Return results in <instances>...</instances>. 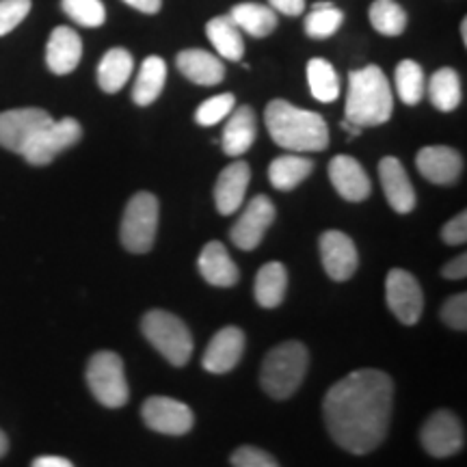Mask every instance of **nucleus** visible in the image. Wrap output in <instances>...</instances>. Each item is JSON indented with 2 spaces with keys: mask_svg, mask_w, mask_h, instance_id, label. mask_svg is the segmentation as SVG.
<instances>
[{
  "mask_svg": "<svg viewBox=\"0 0 467 467\" xmlns=\"http://www.w3.org/2000/svg\"><path fill=\"white\" fill-rule=\"evenodd\" d=\"M394 383L375 368L355 370L334 383L323 413L329 435L350 454L372 452L385 440L392 416Z\"/></svg>",
  "mask_w": 467,
  "mask_h": 467,
  "instance_id": "obj_1",
  "label": "nucleus"
},
{
  "mask_svg": "<svg viewBox=\"0 0 467 467\" xmlns=\"http://www.w3.org/2000/svg\"><path fill=\"white\" fill-rule=\"evenodd\" d=\"M271 139L292 154L323 151L329 145L327 121L314 110L295 107L285 100H273L265 113Z\"/></svg>",
  "mask_w": 467,
  "mask_h": 467,
  "instance_id": "obj_2",
  "label": "nucleus"
},
{
  "mask_svg": "<svg viewBox=\"0 0 467 467\" xmlns=\"http://www.w3.org/2000/svg\"><path fill=\"white\" fill-rule=\"evenodd\" d=\"M394 113V96L379 66H368L348 74V93L344 115L359 128L381 126Z\"/></svg>",
  "mask_w": 467,
  "mask_h": 467,
  "instance_id": "obj_3",
  "label": "nucleus"
},
{
  "mask_svg": "<svg viewBox=\"0 0 467 467\" xmlns=\"http://www.w3.org/2000/svg\"><path fill=\"white\" fill-rule=\"evenodd\" d=\"M307 364L309 353L301 342L279 344L262 361V389L275 400L290 399L306 379Z\"/></svg>",
  "mask_w": 467,
  "mask_h": 467,
  "instance_id": "obj_4",
  "label": "nucleus"
},
{
  "mask_svg": "<svg viewBox=\"0 0 467 467\" xmlns=\"http://www.w3.org/2000/svg\"><path fill=\"white\" fill-rule=\"evenodd\" d=\"M143 336L169 364L182 368L192 355V336L182 320L165 309H151L143 317Z\"/></svg>",
  "mask_w": 467,
  "mask_h": 467,
  "instance_id": "obj_5",
  "label": "nucleus"
},
{
  "mask_svg": "<svg viewBox=\"0 0 467 467\" xmlns=\"http://www.w3.org/2000/svg\"><path fill=\"white\" fill-rule=\"evenodd\" d=\"M159 200L148 191L137 192L124 210L121 219V244L130 254H148L154 247L159 232Z\"/></svg>",
  "mask_w": 467,
  "mask_h": 467,
  "instance_id": "obj_6",
  "label": "nucleus"
},
{
  "mask_svg": "<svg viewBox=\"0 0 467 467\" xmlns=\"http://www.w3.org/2000/svg\"><path fill=\"white\" fill-rule=\"evenodd\" d=\"M87 385L98 402L109 409H119L128 402V381L124 361L113 350H100L87 364Z\"/></svg>",
  "mask_w": 467,
  "mask_h": 467,
  "instance_id": "obj_7",
  "label": "nucleus"
},
{
  "mask_svg": "<svg viewBox=\"0 0 467 467\" xmlns=\"http://www.w3.org/2000/svg\"><path fill=\"white\" fill-rule=\"evenodd\" d=\"M83 137V128L72 117L55 121L52 119L48 126H44L35 137L28 141V145L22 150V156L28 165L44 167L50 165L61 151H66L80 141Z\"/></svg>",
  "mask_w": 467,
  "mask_h": 467,
  "instance_id": "obj_8",
  "label": "nucleus"
},
{
  "mask_svg": "<svg viewBox=\"0 0 467 467\" xmlns=\"http://www.w3.org/2000/svg\"><path fill=\"white\" fill-rule=\"evenodd\" d=\"M424 451L435 459H448L457 454L465 443V431L461 420L452 411H435L426 420V424L420 431Z\"/></svg>",
  "mask_w": 467,
  "mask_h": 467,
  "instance_id": "obj_9",
  "label": "nucleus"
},
{
  "mask_svg": "<svg viewBox=\"0 0 467 467\" xmlns=\"http://www.w3.org/2000/svg\"><path fill=\"white\" fill-rule=\"evenodd\" d=\"M385 299L388 307L402 325H416L424 309V295L418 279L411 273L394 268L385 279Z\"/></svg>",
  "mask_w": 467,
  "mask_h": 467,
  "instance_id": "obj_10",
  "label": "nucleus"
},
{
  "mask_svg": "<svg viewBox=\"0 0 467 467\" xmlns=\"http://www.w3.org/2000/svg\"><path fill=\"white\" fill-rule=\"evenodd\" d=\"M143 422L148 429L162 435H186L195 424L191 407L184 402L167 399V396H151L143 402Z\"/></svg>",
  "mask_w": 467,
  "mask_h": 467,
  "instance_id": "obj_11",
  "label": "nucleus"
},
{
  "mask_svg": "<svg viewBox=\"0 0 467 467\" xmlns=\"http://www.w3.org/2000/svg\"><path fill=\"white\" fill-rule=\"evenodd\" d=\"M52 117L44 109H14L0 113V148L22 154L28 141L48 126Z\"/></svg>",
  "mask_w": 467,
  "mask_h": 467,
  "instance_id": "obj_12",
  "label": "nucleus"
},
{
  "mask_svg": "<svg viewBox=\"0 0 467 467\" xmlns=\"http://www.w3.org/2000/svg\"><path fill=\"white\" fill-rule=\"evenodd\" d=\"M273 219H275V206L268 200L266 195H255L254 200L247 203L244 213L234 223L230 238L238 249L251 251L255 249L265 238L268 227H271Z\"/></svg>",
  "mask_w": 467,
  "mask_h": 467,
  "instance_id": "obj_13",
  "label": "nucleus"
},
{
  "mask_svg": "<svg viewBox=\"0 0 467 467\" xmlns=\"http://www.w3.org/2000/svg\"><path fill=\"white\" fill-rule=\"evenodd\" d=\"M320 258L323 266L334 282H347L359 266L358 247L353 238L340 230H329L320 236Z\"/></svg>",
  "mask_w": 467,
  "mask_h": 467,
  "instance_id": "obj_14",
  "label": "nucleus"
},
{
  "mask_svg": "<svg viewBox=\"0 0 467 467\" xmlns=\"http://www.w3.org/2000/svg\"><path fill=\"white\" fill-rule=\"evenodd\" d=\"M418 171L433 184H454L463 171V159L457 150L448 145H431L418 151Z\"/></svg>",
  "mask_w": 467,
  "mask_h": 467,
  "instance_id": "obj_15",
  "label": "nucleus"
},
{
  "mask_svg": "<svg viewBox=\"0 0 467 467\" xmlns=\"http://www.w3.org/2000/svg\"><path fill=\"white\" fill-rule=\"evenodd\" d=\"M244 353V334L238 327H225L210 340L202 364L213 375H225L236 368Z\"/></svg>",
  "mask_w": 467,
  "mask_h": 467,
  "instance_id": "obj_16",
  "label": "nucleus"
},
{
  "mask_svg": "<svg viewBox=\"0 0 467 467\" xmlns=\"http://www.w3.org/2000/svg\"><path fill=\"white\" fill-rule=\"evenodd\" d=\"M379 178L385 192V200L399 214H407L416 208V191H413L411 180L402 167V162L394 156H385L379 162Z\"/></svg>",
  "mask_w": 467,
  "mask_h": 467,
  "instance_id": "obj_17",
  "label": "nucleus"
},
{
  "mask_svg": "<svg viewBox=\"0 0 467 467\" xmlns=\"http://www.w3.org/2000/svg\"><path fill=\"white\" fill-rule=\"evenodd\" d=\"M80 58H83L80 35L69 26H57L46 46V63H48L50 72L57 76L72 74L78 67Z\"/></svg>",
  "mask_w": 467,
  "mask_h": 467,
  "instance_id": "obj_18",
  "label": "nucleus"
},
{
  "mask_svg": "<svg viewBox=\"0 0 467 467\" xmlns=\"http://www.w3.org/2000/svg\"><path fill=\"white\" fill-rule=\"evenodd\" d=\"M249 180L251 169L244 161H234L221 171L217 184H214V203L221 214H234L243 206Z\"/></svg>",
  "mask_w": 467,
  "mask_h": 467,
  "instance_id": "obj_19",
  "label": "nucleus"
},
{
  "mask_svg": "<svg viewBox=\"0 0 467 467\" xmlns=\"http://www.w3.org/2000/svg\"><path fill=\"white\" fill-rule=\"evenodd\" d=\"M329 178L337 195L347 202H364L370 195V178L353 156H336L329 162Z\"/></svg>",
  "mask_w": 467,
  "mask_h": 467,
  "instance_id": "obj_20",
  "label": "nucleus"
},
{
  "mask_svg": "<svg viewBox=\"0 0 467 467\" xmlns=\"http://www.w3.org/2000/svg\"><path fill=\"white\" fill-rule=\"evenodd\" d=\"M175 66H178L180 72H182V76H186L191 83L202 87L219 85L221 80L225 78V67L221 57L202 48L182 50L178 58H175Z\"/></svg>",
  "mask_w": 467,
  "mask_h": 467,
  "instance_id": "obj_21",
  "label": "nucleus"
},
{
  "mask_svg": "<svg viewBox=\"0 0 467 467\" xmlns=\"http://www.w3.org/2000/svg\"><path fill=\"white\" fill-rule=\"evenodd\" d=\"M255 132H258V126H255L254 109H234L223 128V137H221L223 151L227 156H243L255 143Z\"/></svg>",
  "mask_w": 467,
  "mask_h": 467,
  "instance_id": "obj_22",
  "label": "nucleus"
},
{
  "mask_svg": "<svg viewBox=\"0 0 467 467\" xmlns=\"http://www.w3.org/2000/svg\"><path fill=\"white\" fill-rule=\"evenodd\" d=\"M202 277L208 284L219 285V288H230L238 282V266L227 254V249L221 243H208L197 258Z\"/></svg>",
  "mask_w": 467,
  "mask_h": 467,
  "instance_id": "obj_23",
  "label": "nucleus"
},
{
  "mask_svg": "<svg viewBox=\"0 0 467 467\" xmlns=\"http://www.w3.org/2000/svg\"><path fill=\"white\" fill-rule=\"evenodd\" d=\"M206 35L221 58L241 61L244 55V42L241 28L234 25L230 16H217L206 25Z\"/></svg>",
  "mask_w": 467,
  "mask_h": 467,
  "instance_id": "obj_24",
  "label": "nucleus"
},
{
  "mask_svg": "<svg viewBox=\"0 0 467 467\" xmlns=\"http://www.w3.org/2000/svg\"><path fill=\"white\" fill-rule=\"evenodd\" d=\"M167 83V66L161 57H148L141 63L137 80H134L132 100L139 107H150L156 102V98L162 93V87Z\"/></svg>",
  "mask_w": 467,
  "mask_h": 467,
  "instance_id": "obj_25",
  "label": "nucleus"
},
{
  "mask_svg": "<svg viewBox=\"0 0 467 467\" xmlns=\"http://www.w3.org/2000/svg\"><path fill=\"white\" fill-rule=\"evenodd\" d=\"M134 69V58L126 48H110L102 57L98 66V85L102 91L117 93L124 89V85L130 80Z\"/></svg>",
  "mask_w": 467,
  "mask_h": 467,
  "instance_id": "obj_26",
  "label": "nucleus"
},
{
  "mask_svg": "<svg viewBox=\"0 0 467 467\" xmlns=\"http://www.w3.org/2000/svg\"><path fill=\"white\" fill-rule=\"evenodd\" d=\"M230 17L234 25L241 28V33H247L251 37H266V35H271L277 28V14L271 7H266V5H236Z\"/></svg>",
  "mask_w": 467,
  "mask_h": 467,
  "instance_id": "obj_27",
  "label": "nucleus"
},
{
  "mask_svg": "<svg viewBox=\"0 0 467 467\" xmlns=\"http://www.w3.org/2000/svg\"><path fill=\"white\" fill-rule=\"evenodd\" d=\"M314 171V162L299 154L277 156L268 167V180L277 191H292L296 189L303 180L309 178Z\"/></svg>",
  "mask_w": 467,
  "mask_h": 467,
  "instance_id": "obj_28",
  "label": "nucleus"
},
{
  "mask_svg": "<svg viewBox=\"0 0 467 467\" xmlns=\"http://www.w3.org/2000/svg\"><path fill=\"white\" fill-rule=\"evenodd\" d=\"M285 288H288V273L282 262H268L255 275V301L262 307H277L284 301Z\"/></svg>",
  "mask_w": 467,
  "mask_h": 467,
  "instance_id": "obj_29",
  "label": "nucleus"
},
{
  "mask_svg": "<svg viewBox=\"0 0 467 467\" xmlns=\"http://www.w3.org/2000/svg\"><path fill=\"white\" fill-rule=\"evenodd\" d=\"M431 102L441 113H451L461 104L463 91H461V78L452 67H441L431 76L429 85H426Z\"/></svg>",
  "mask_w": 467,
  "mask_h": 467,
  "instance_id": "obj_30",
  "label": "nucleus"
},
{
  "mask_svg": "<svg viewBox=\"0 0 467 467\" xmlns=\"http://www.w3.org/2000/svg\"><path fill=\"white\" fill-rule=\"evenodd\" d=\"M307 83L312 96L318 102H334L340 96V76L325 58H312L307 63Z\"/></svg>",
  "mask_w": 467,
  "mask_h": 467,
  "instance_id": "obj_31",
  "label": "nucleus"
},
{
  "mask_svg": "<svg viewBox=\"0 0 467 467\" xmlns=\"http://www.w3.org/2000/svg\"><path fill=\"white\" fill-rule=\"evenodd\" d=\"M370 25L385 37H399L407 28V14L396 0H375L368 11Z\"/></svg>",
  "mask_w": 467,
  "mask_h": 467,
  "instance_id": "obj_32",
  "label": "nucleus"
},
{
  "mask_svg": "<svg viewBox=\"0 0 467 467\" xmlns=\"http://www.w3.org/2000/svg\"><path fill=\"white\" fill-rule=\"evenodd\" d=\"M396 91H399V98L409 107H416V104L424 98L426 91V78L424 69L420 67V63L411 61V58H405L396 66Z\"/></svg>",
  "mask_w": 467,
  "mask_h": 467,
  "instance_id": "obj_33",
  "label": "nucleus"
},
{
  "mask_svg": "<svg viewBox=\"0 0 467 467\" xmlns=\"http://www.w3.org/2000/svg\"><path fill=\"white\" fill-rule=\"evenodd\" d=\"M344 14L331 3H317L306 17V33L312 39L331 37L342 26Z\"/></svg>",
  "mask_w": 467,
  "mask_h": 467,
  "instance_id": "obj_34",
  "label": "nucleus"
},
{
  "mask_svg": "<svg viewBox=\"0 0 467 467\" xmlns=\"http://www.w3.org/2000/svg\"><path fill=\"white\" fill-rule=\"evenodd\" d=\"M61 7L80 26L96 28L107 22V7L102 0H61Z\"/></svg>",
  "mask_w": 467,
  "mask_h": 467,
  "instance_id": "obj_35",
  "label": "nucleus"
},
{
  "mask_svg": "<svg viewBox=\"0 0 467 467\" xmlns=\"http://www.w3.org/2000/svg\"><path fill=\"white\" fill-rule=\"evenodd\" d=\"M234 104H236V98H234L232 93H219V96L208 98V100L202 102L200 109L195 110V121L200 126H217L219 121L230 117Z\"/></svg>",
  "mask_w": 467,
  "mask_h": 467,
  "instance_id": "obj_36",
  "label": "nucleus"
},
{
  "mask_svg": "<svg viewBox=\"0 0 467 467\" xmlns=\"http://www.w3.org/2000/svg\"><path fill=\"white\" fill-rule=\"evenodd\" d=\"M28 11H31V0H0V37L20 26Z\"/></svg>",
  "mask_w": 467,
  "mask_h": 467,
  "instance_id": "obj_37",
  "label": "nucleus"
},
{
  "mask_svg": "<svg viewBox=\"0 0 467 467\" xmlns=\"http://www.w3.org/2000/svg\"><path fill=\"white\" fill-rule=\"evenodd\" d=\"M230 461L234 467H282L273 454H268L266 451H260V448L255 446L238 448V451L232 452Z\"/></svg>",
  "mask_w": 467,
  "mask_h": 467,
  "instance_id": "obj_38",
  "label": "nucleus"
},
{
  "mask_svg": "<svg viewBox=\"0 0 467 467\" xmlns=\"http://www.w3.org/2000/svg\"><path fill=\"white\" fill-rule=\"evenodd\" d=\"M441 318L443 323L457 331L467 329V295L461 292V295H452L451 299L443 303L441 307Z\"/></svg>",
  "mask_w": 467,
  "mask_h": 467,
  "instance_id": "obj_39",
  "label": "nucleus"
},
{
  "mask_svg": "<svg viewBox=\"0 0 467 467\" xmlns=\"http://www.w3.org/2000/svg\"><path fill=\"white\" fill-rule=\"evenodd\" d=\"M441 238L448 244H463L467 241V214L459 213L441 227Z\"/></svg>",
  "mask_w": 467,
  "mask_h": 467,
  "instance_id": "obj_40",
  "label": "nucleus"
},
{
  "mask_svg": "<svg viewBox=\"0 0 467 467\" xmlns=\"http://www.w3.org/2000/svg\"><path fill=\"white\" fill-rule=\"evenodd\" d=\"M268 7L275 11V14L296 17L306 9V0H268Z\"/></svg>",
  "mask_w": 467,
  "mask_h": 467,
  "instance_id": "obj_41",
  "label": "nucleus"
},
{
  "mask_svg": "<svg viewBox=\"0 0 467 467\" xmlns=\"http://www.w3.org/2000/svg\"><path fill=\"white\" fill-rule=\"evenodd\" d=\"M441 275L448 277V279H465V275H467V255L461 254V255H457V258H452L446 266H443Z\"/></svg>",
  "mask_w": 467,
  "mask_h": 467,
  "instance_id": "obj_42",
  "label": "nucleus"
},
{
  "mask_svg": "<svg viewBox=\"0 0 467 467\" xmlns=\"http://www.w3.org/2000/svg\"><path fill=\"white\" fill-rule=\"evenodd\" d=\"M128 7L141 11V14H159L162 0H124Z\"/></svg>",
  "mask_w": 467,
  "mask_h": 467,
  "instance_id": "obj_43",
  "label": "nucleus"
},
{
  "mask_svg": "<svg viewBox=\"0 0 467 467\" xmlns=\"http://www.w3.org/2000/svg\"><path fill=\"white\" fill-rule=\"evenodd\" d=\"M31 467H74V463L66 457H50V454H46V457L35 459Z\"/></svg>",
  "mask_w": 467,
  "mask_h": 467,
  "instance_id": "obj_44",
  "label": "nucleus"
},
{
  "mask_svg": "<svg viewBox=\"0 0 467 467\" xmlns=\"http://www.w3.org/2000/svg\"><path fill=\"white\" fill-rule=\"evenodd\" d=\"M342 128H344V130H347V132L350 134V137H358V134H361V130H364V128H359V126L350 124V121H347V119L342 121Z\"/></svg>",
  "mask_w": 467,
  "mask_h": 467,
  "instance_id": "obj_45",
  "label": "nucleus"
},
{
  "mask_svg": "<svg viewBox=\"0 0 467 467\" xmlns=\"http://www.w3.org/2000/svg\"><path fill=\"white\" fill-rule=\"evenodd\" d=\"M7 451H9V440H7V435H5L3 431H0V457H5V454H7Z\"/></svg>",
  "mask_w": 467,
  "mask_h": 467,
  "instance_id": "obj_46",
  "label": "nucleus"
},
{
  "mask_svg": "<svg viewBox=\"0 0 467 467\" xmlns=\"http://www.w3.org/2000/svg\"><path fill=\"white\" fill-rule=\"evenodd\" d=\"M461 35H463V44H467V20L461 22Z\"/></svg>",
  "mask_w": 467,
  "mask_h": 467,
  "instance_id": "obj_47",
  "label": "nucleus"
}]
</instances>
